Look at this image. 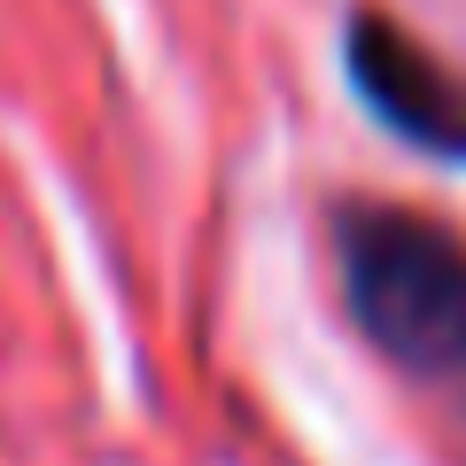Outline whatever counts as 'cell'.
Listing matches in <instances>:
<instances>
[{
  "mask_svg": "<svg viewBox=\"0 0 466 466\" xmlns=\"http://www.w3.org/2000/svg\"><path fill=\"white\" fill-rule=\"evenodd\" d=\"M342 303L404 373H466V241L420 210L358 202L334 233Z\"/></svg>",
  "mask_w": 466,
  "mask_h": 466,
  "instance_id": "obj_1",
  "label": "cell"
},
{
  "mask_svg": "<svg viewBox=\"0 0 466 466\" xmlns=\"http://www.w3.org/2000/svg\"><path fill=\"white\" fill-rule=\"evenodd\" d=\"M350 78L389 133H404L428 156H466V86L373 8L350 16Z\"/></svg>",
  "mask_w": 466,
  "mask_h": 466,
  "instance_id": "obj_2",
  "label": "cell"
}]
</instances>
